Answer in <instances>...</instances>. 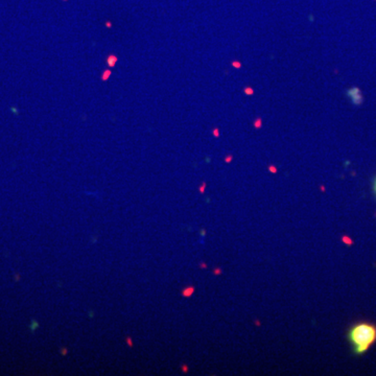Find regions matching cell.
<instances>
[{
	"label": "cell",
	"instance_id": "obj_7",
	"mask_svg": "<svg viewBox=\"0 0 376 376\" xmlns=\"http://www.w3.org/2000/svg\"><path fill=\"white\" fill-rule=\"evenodd\" d=\"M182 370H183V371H184V372H187V367H186V366H183Z\"/></svg>",
	"mask_w": 376,
	"mask_h": 376
},
{
	"label": "cell",
	"instance_id": "obj_6",
	"mask_svg": "<svg viewBox=\"0 0 376 376\" xmlns=\"http://www.w3.org/2000/svg\"><path fill=\"white\" fill-rule=\"evenodd\" d=\"M214 274H216V275H220V274H221V270H220V269H218V270H214Z\"/></svg>",
	"mask_w": 376,
	"mask_h": 376
},
{
	"label": "cell",
	"instance_id": "obj_3",
	"mask_svg": "<svg viewBox=\"0 0 376 376\" xmlns=\"http://www.w3.org/2000/svg\"><path fill=\"white\" fill-rule=\"evenodd\" d=\"M195 289L192 287H186L184 291H182V295L184 297H190L194 294Z\"/></svg>",
	"mask_w": 376,
	"mask_h": 376
},
{
	"label": "cell",
	"instance_id": "obj_8",
	"mask_svg": "<svg viewBox=\"0 0 376 376\" xmlns=\"http://www.w3.org/2000/svg\"><path fill=\"white\" fill-rule=\"evenodd\" d=\"M374 192H375V194H376V179H375V182H374Z\"/></svg>",
	"mask_w": 376,
	"mask_h": 376
},
{
	"label": "cell",
	"instance_id": "obj_5",
	"mask_svg": "<svg viewBox=\"0 0 376 376\" xmlns=\"http://www.w3.org/2000/svg\"><path fill=\"white\" fill-rule=\"evenodd\" d=\"M126 342H128L129 346H130V347H132L133 342H132V340H131V338H128V340H126Z\"/></svg>",
	"mask_w": 376,
	"mask_h": 376
},
{
	"label": "cell",
	"instance_id": "obj_4",
	"mask_svg": "<svg viewBox=\"0 0 376 376\" xmlns=\"http://www.w3.org/2000/svg\"><path fill=\"white\" fill-rule=\"evenodd\" d=\"M342 241H344V243H345V244H347V245H353V239H351V237H348V236H344L343 239H342Z\"/></svg>",
	"mask_w": 376,
	"mask_h": 376
},
{
	"label": "cell",
	"instance_id": "obj_2",
	"mask_svg": "<svg viewBox=\"0 0 376 376\" xmlns=\"http://www.w3.org/2000/svg\"><path fill=\"white\" fill-rule=\"evenodd\" d=\"M347 96H349L353 104H361L362 102H363V96H362L359 88L353 87L351 88V89L348 90Z\"/></svg>",
	"mask_w": 376,
	"mask_h": 376
},
{
	"label": "cell",
	"instance_id": "obj_1",
	"mask_svg": "<svg viewBox=\"0 0 376 376\" xmlns=\"http://www.w3.org/2000/svg\"><path fill=\"white\" fill-rule=\"evenodd\" d=\"M348 340L353 346L355 355H364L376 342V327L368 322H360L349 329Z\"/></svg>",
	"mask_w": 376,
	"mask_h": 376
}]
</instances>
